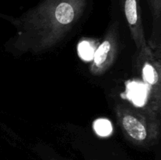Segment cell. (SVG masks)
Listing matches in <instances>:
<instances>
[{
  "instance_id": "8",
  "label": "cell",
  "mask_w": 161,
  "mask_h": 160,
  "mask_svg": "<svg viewBox=\"0 0 161 160\" xmlns=\"http://www.w3.org/2000/svg\"><path fill=\"white\" fill-rule=\"evenodd\" d=\"M151 3H153V6L155 7V9H157V8L160 6V0H151Z\"/></svg>"
},
{
  "instance_id": "7",
  "label": "cell",
  "mask_w": 161,
  "mask_h": 160,
  "mask_svg": "<svg viewBox=\"0 0 161 160\" xmlns=\"http://www.w3.org/2000/svg\"><path fill=\"white\" fill-rule=\"evenodd\" d=\"M143 77L146 82L150 84H154L157 82V74L153 67L150 64H146L143 68Z\"/></svg>"
},
{
  "instance_id": "4",
  "label": "cell",
  "mask_w": 161,
  "mask_h": 160,
  "mask_svg": "<svg viewBox=\"0 0 161 160\" xmlns=\"http://www.w3.org/2000/svg\"><path fill=\"white\" fill-rule=\"evenodd\" d=\"M94 128L96 133L102 136H107L111 134L113 126L111 122L105 119H97L94 122Z\"/></svg>"
},
{
  "instance_id": "6",
  "label": "cell",
  "mask_w": 161,
  "mask_h": 160,
  "mask_svg": "<svg viewBox=\"0 0 161 160\" xmlns=\"http://www.w3.org/2000/svg\"><path fill=\"white\" fill-rule=\"evenodd\" d=\"M78 52L80 57L84 61H91L94 58V50L91 43L88 42H82L78 45Z\"/></svg>"
},
{
  "instance_id": "2",
  "label": "cell",
  "mask_w": 161,
  "mask_h": 160,
  "mask_svg": "<svg viewBox=\"0 0 161 160\" xmlns=\"http://www.w3.org/2000/svg\"><path fill=\"white\" fill-rule=\"evenodd\" d=\"M148 87L146 85L131 82L127 85V95L137 106H142L146 100Z\"/></svg>"
},
{
  "instance_id": "3",
  "label": "cell",
  "mask_w": 161,
  "mask_h": 160,
  "mask_svg": "<svg viewBox=\"0 0 161 160\" xmlns=\"http://www.w3.org/2000/svg\"><path fill=\"white\" fill-rule=\"evenodd\" d=\"M124 11L127 20L130 24H135L138 21V1L137 0H125Z\"/></svg>"
},
{
  "instance_id": "5",
  "label": "cell",
  "mask_w": 161,
  "mask_h": 160,
  "mask_svg": "<svg viewBox=\"0 0 161 160\" xmlns=\"http://www.w3.org/2000/svg\"><path fill=\"white\" fill-rule=\"evenodd\" d=\"M110 48H111V45H110L109 42H108V41L104 42L99 46V48L97 49V51L94 53V62H95L96 64L99 65V64H102V63L105 62V61L106 60L107 55H108V52L110 50Z\"/></svg>"
},
{
  "instance_id": "1",
  "label": "cell",
  "mask_w": 161,
  "mask_h": 160,
  "mask_svg": "<svg viewBox=\"0 0 161 160\" xmlns=\"http://www.w3.org/2000/svg\"><path fill=\"white\" fill-rule=\"evenodd\" d=\"M122 123L127 134L138 141H142L146 138L147 133L143 124L136 118L131 115H126L123 118Z\"/></svg>"
}]
</instances>
